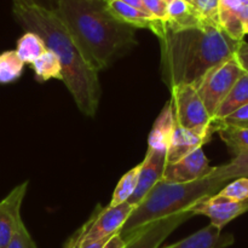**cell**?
Here are the masks:
<instances>
[{
    "label": "cell",
    "mask_w": 248,
    "mask_h": 248,
    "mask_svg": "<svg viewBox=\"0 0 248 248\" xmlns=\"http://www.w3.org/2000/svg\"><path fill=\"white\" fill-rule=\"evenodd\" d=\"M31 65L38 81L44 82L50 79L62 80V65L60 60L52 51L47 48Z\"/></svg>",
    "instance_id": "20"
},
{
    "label": "cell",
    "mask_w": 248,
    "mask_h": 248,
    "mask_svg": "<svg viewBox=\"0 0 248 248\" xmlns=\"http://www.w3.org/2000/svg\"><path fill=\"white\" fill-rule=\"evenodd\" d=\"M156 36L160 44L161 77L169 90L186 85L196 90L212 68L235 57L241 44L222 27L212 24L172 29L162 22Z\"/></svg>",
    "instance_id": "1"
},
{
    "label": "cell",
    "mask_w": 248,
    "mask_h": 248,
    "mask_svg": "<svg viewBox=\"0 0 248 248\" xmlns=\"http://www.w3.org/2000/svg\"><path fill=\"white\" fill-rule=\"evenodd\" d=\"M174 128H176V121H174L173 110L171 104L167 102L150 131L148 138V150L167 153Z\"/></svg>",
    "instance_id": "16"
},
{
    "label": "cell",
    "mask_w": 248,
    "mask_h": 248,
    "mask_svg": "<svg viewBox=\"0 0 248 248\" xmlns=\"http://www.w3.org/2000/svg\"><path fill=\"white\" fill-rule=\"evenodd\" d=\"M107 1H108V0H107Z\"/></svg>",
    "instance_id": "38"
},
{
    "label": "cell",
    "mask_w": 248,
    "mask_h": 248,
    "mask_svg": "<svg viewBox=\"0 0 248 248\" xmlns=\"http://www.w3.org/2000/svg\"><path fill=\"white\" fill-rule=\"evenodd\" d=\"M135 208V206L128 202L114 207H102L98 205L91 217L68 239V241L78 246H86L109 239L120 232Z\"/></svg>",
    "instance_id": "4"
},
{
    "label": "cell",
    "mask_w": 248,
    "mask_h": 248,
    "mask_svg": "<svg viewBox=\"0 0 248 248\" xmlns=\"http://www.w3.org/2000/svg\"><path fill=\"white\" fill-rule=\"evenodd\" d=\"M14 5H21V6H38L43 9L56 11L57 10L58 0H12Z\"/></svg>",
    "instance_id": "30"
},
{
    "label": "cell",
    "mask_w": 248,
    "mask_h": 248,
    "mask_svg": "<svg viewBox=\"0 0 248 248\" xmlns=\"http://www.w3.org/2000/svg\"><path fill=\"white\" fill-rule=\"evenodd\" d=\"M164 1H165V2H166V4H169V2H171V1H172V0H164Z\"/></svg>",
    "instance_id": "36"
},
{
    "label": "cell",
    "mask_w": 248,
    "mask_h": 248,
    "mask_svg": "<svg viewBox=\"0 0 248 248\" xmlns=\"http://www.w3.org/2000/svg\"><path fill=\"white\" fill-rule=\"evenodd\" d=\"M143 4L155 19L160 22L167 21V4L164 0H143Z\"/></svg>",
    "instance_id": "29"
},
{
    "label": "cell",
    "mask_w": 248,
    "mask_h": 248,
    "mask_svg": "<svg viewBox=\"0 0 248 248\" xmlns=\"http://www.w3.org/2000/svg\"><path fill=\"white\" fill-rule=\"evenodd\" d=\"M7 248H38L33 237L29 234L27 227L23 224L18 228L17 232L15 234L14 239L11 240Z\"/></svg>",
    "instance_id": "28"
},
{
    "label": "cell",
    "mask_w": 248,
    "mask_h": 248,
    "mask_svg": "<svg viewBox=\"0 0 248 248\" xmlns=\"http://www.w3.org/2000/svg\"><path fill=\"white\" fill-rule=\"evenodd\" d=\"M170 92L169 103L173 110L176 126L189 130H201L210 126L212 119L193 86H177Z\"/></svg>",
    "instance_id": "6"
},
{
    "label": "cell",
    "mask_w": 248,
    "mask_h": 248,
    "mask_svg": "<svg viewBox=\"0 0 248 248\" xmlns=\"http://www.w3.org/2000/svg\"><path fill=\"white\" fill-rule=\"evenodd\" d=\"M164 23L172 29L198 28L208 24L201 19L193 6L186 0H172L167 4V21Z\"/></svg>",
    "instance_id": "17"
},
{
    "label": "cell",
    "mask_w": 248,
    "mask_h": 248,
    "mask_svg": "<svg viewBox=\"0 0 248 248\" xmlns=\"http://www.w3.org/2000/svg\"><path fill=\"white\" fill-rule=\"evenodd\" d=\"M138 183L135 193L131 196L128 203L137 207L150 193L153 188L161 181L165 166H166V153L147 150L144 160L140 162Z\"/></svg>",
    "instance_id": "11"
},
{
    "label": "cell",
    "mask_w": 248,
    "mask_h": 248,
    "mask_svg": "<svg viewBox=\"0 0 248 248\" xmlns=\"http://www.w3.org/2000/svg\"><path fill=\"white\" fill-rule=\"evenodd\" d=\"M235 58L239 62L240 67L242 68L245 73H248V43L245 40L241 41L239 48H237L236 53H235Z\"/></svg>",
    "instance_id": "31"
},
{
    "label": "cell",
    "mask_w": 248,
    "mask_h": 248,
    "mask_svg": "<svg viewBox=\"0 0 248 248\" xmlns=\"http://www.w3.org/2000/svg\"><path fill=\"white\" fill-rule=\"evenodd\" d=\"M186 1H188V2H190V1H191V0H186Z\"/></svg>",
    "instance_id": "37"
},
{
    "label": "cell",
    "mask_w": 248,
    "mask_h": 248,
    "mask_svg": "<svg viewBox=\"0 0 248 248\" xmlns=\"http://www.w3.org/2000/svg\"><path fill=\"white\" fill-rule=\"evenodd\" d=\"M56 12L90 67L98 73L137 45L136 29L115 18L107 0H58Z\"/></svg>",
    "instance_id": "3"
},
{
    "label": "cell",
    "mask_w": 248,
    "mask_h": 248,
    "mask_svg": "<svg viewBox=\"0 0 248 248\" xmlns=\"http://www.w3.org/2000/svg\"><path fill=\"white\" fill-rule=\"evenodd\" d=\"M194 217L191 208L150 223L138 230L127 241L125 248H160L162 242L183 223Z\"/></svg>",
    "instance_id": "7"
},
{
    "label": "cell",
    "mask_w": 248,
    "mask_h": 248,
    "mask_svg": "<svg viewBox=\"0 0 248 248\" xmlns=\"http://www.w3.org/2000/svg\"><path fill=\"white\" fill-rule=\"evenodd\" d=\"M244 73L236 58L232 57L227 62L212 68L202 78L199 86L196 87V92L207 113L210 114L211 119L215 116L218 107L222 104L230 90L244 75Z\"/></svg>",
    "instance_id": "5"
},
{
    "label": "cell",
    "mask_w": 248,
    "mask_h": 248,
    "mask_svg": "<svg viewBox=\"0 0 248 248\" xmlns=\"http://www.w3.org/2000/svg\"><path fill=\"white\" fill-rule=\"evenodd\" d=\"M213 133L216 131L211 124L208 127L201 130H189L176 126L166 153V164L177 162L194 150L202 148L210 142Z\"/></svg>",
    "instance_id": "12"
},
{
    "label": "cell",
    "mask_w": 248,
    "mask_h": 248,
    "mask_svg": "<svg viewBox=\"0 0 248 248\" xmlns=\"http://www.w3.org/2000/svg\"><path fill=\"white\" fill-rule=\"evenodd\" d=\"M218 170L227 183L241 177H248V153L232 157L229 164L218 166Z\"/></svg>",
    "instance_id": "25"
},
{
    "label": "cell",
    "mask_w": 248,
    "mask_h": 248,
    "mask_svg": "<svg viewBox=\"0 0 248 248\" xmlns=\"http://www.w3.org/2000/svg\"><path fill=\"white\" fill-rule=\"evenodd\" d=\"M120 1L125 2V4L130 5V6H132V7H135V9L140 10V11L144 12V14L150 15L149 12H148V10L145 9L144 4H143V0H120ZM150 16H152V15H150Z\"/></svg>",
    "instance_id": "34"
},
{
    "label": "cell",
    "mask_w": 248,
    "mask_h": 248,
    "mask_svg": "<svg viewBox=\"0 0 248 248\" xmlns=\"http://www.w3.org/2000/svg\"><path fill=\"white\" fill-rule=\"evenodd\" d=\"M245 34H248V22L246 23V26H245Z\"/></svg>",
    "instance_id": "35"
},
{
    "label": "cell",
    "mask_w": 248,
    "mask_h": 248,
    "mask_svg": "<svg viewBox=\"0 0 248 248\" xmlns=\"http://www.w3.org/2000/svg\"><path fill=\"white\" fill-rule=\"evenodd\" d=\"M107 241H108V239L102 240V241H98V242H94V244L86 245V246H78V245H74L72 244V242L67 241L64 244V246H63V248H102V246H103Z\"/></svg>",
    "instance_id": "33"
},
{
    "label": "cell",
    "mask_w": 248,
    "mask_h": 248,
    "mask_svg": "<svg viewBox=\"0 0 248 248\" xmlns=\"http://www.w3.org/2000/svg\"><path fill=\"white\" fill-rule=\"evenodd\" d=\"M212 170L202 148L194 150L173 164H166L161 181L170 184H182L196 181Z\"/></svg>",
    "instance_id": "10"
},
{
    "label": "cell",
    "mask_w": 248,
    "mask_h": 248,
    "mask_svg": "<svg viewBox=\"0 0 248 248\" xmlns=\"http://www.w3.org/2000/svg\"><path fill=\"white\" fill-rule=\"evenodd\" d=\"M211 125L225 143L232 156L236 157L248 153V127L225 125L213 121H211Z\"/></svg>",
    "instance_id": "18"
},
{
    "label": "cell",
    "mask_w": 248,
    "mask_h": 248,
    "mask_svg": "<svg viewBox=\"0 0 248 248\" xmlns=\"http://www.w3.org/2000/svg\"><path fill=\"white\" fill-rule=\"evenodd\" d=\"M218 194L232 199L239 202H247L248 201V177H241V178L234 179L230 183L225 184Z\"/></svg>",
    "instance_id": "26"
},
{
    "label": "cell",
    "mask_w": 248,
    "mask_h": 248,
    "mask_svg": "<svg viewBox=\"0 0 248 248\" xmlns=\"http://www.w3.org/2000/svg\"><path fill=\"white\" fill-rule=\"evenodd\" d=\"M27 189L28 182H23L0 201V248H7L18 228L23 224L21 207Z\"/></svg>",
    "instance_id": "9"
},
{
    "label": "cell",
    "mask_w": 248,
    "mask_h": 248,
    "mask_svg": "<svg viewBox=\"0 0 248 248\" xmlns=\"http://www.w3.org/2000/svg\"><path fill=\"white\" fill-rule=\"evenodd\" d=\"M234 241L232 234H223L222 230L210 224L176 244L160 248H227Z\"/></svg>",
    "instance_id": "14"
},
{
    "label": "cell",
    "mask_w": 248,
    "mask_h": 248,
    "mask_svg": "<svg viewBox=\"0 0 248 248\" xmlns=\"http://www.w3.org/2000/svg\"><path fill=\"white\" fill-rule=\"evenodd\" d=\"M109 11L113 14L115 18L121 21L127 26L133 27V28H143L149 29L156 35L157 31L161 28L162 22L157 21L150 15L144 14L120 0H108Z\"/></svg>",
    "instance_id": "15"
},
{
    "label": "cell",
    "mask_w": 248,
    "mask_h": 248,
    "mask_svg": "<svg viewBox=\"0 0 248 248\" xmlns=\"http://www.w3.org/2000/svg\"><path fill=\"white\" fill-rule=\"evenodd\" d=\"M189 4L203 22L213 26L219 24V0H191Z\"/></svg>",
    "instance_id": "24"
},
{
    "label": "cell",
    "mask_w": 248,
    "mask_h": 248,
    "mask_svg": "<svg viewBox=\"0 0 248 248\" xmlns=\"http://www.w3.org/2000/svg\"><path fill=\"white\" fill-rule=\"evenodd\" d=\"M12 11L22 28L38 34L46 48L57 56L62 65V81L79 110L86 116L96 115L102 94L98 72L86 62L57 12L21 5H14Z\"/></svg>",
    "instance_id": "2"
},
{
    "label": "cell",
    "mask_w": 248,
    "mask_h": 248,
    "mask_svg": "<svg viewBox=\"0 0 248 248\" xmlns=\"http://www.w3.org/2000/svg\"><path fill=\"white\" fill-rule=\"evenodd\" d=\"M245 104H248V73H244V75L232 86L224 101L218 107L212 121L223 120Z\"/></svg>",
    "instance_id": "19"
},
{
    "label": "cell",
    "mask_w": 248,
    "mask_h": 248,
    "mask_svg": "<svg viewBox=\"0 0 248 248\" xmlns=\"http://www.w3.org/2000/svg\"><path fill=\"white\" fill-rule=\"evenodd\" d=\"M140 165H137L136 167L131 169L130 171L126 172L121 179L119 181L118 186L114 189L113 196L108 206L114 207V206L121 205L124 202H127L131 196L135 193L138 183V174H140Z\"/></svg>",
    "instance_id": "23"
},
{
    "label": "cell",
    "mask_w": 248,
    "mask_h": 248,
    "mask_svg": "<svg viewBox=\"0 0 248 248\" xmlns=\"http://www.w3.org/2000/svg\"><path fill=\"white\" fill-rule=\"evenodd\" d=\"M24 63L16 51L9 50L0 53V85H7L18 80L23 74Z\"/></svg>",
    "instance_id": "22"
},
{
    "label": "cell",
    "mask_w": 248,
    "mask_h": 248,
    "mask_svg": "<svg viewBox=\"0 0 248 248\" xmlns=\"http://www.w3.org/2000/svg\"><path fill=\"white\" fill-rule=\"evenodd\" d=\"M248 0H219V24L232 39L242 41Z\"/></svg>",
    "instance_id": "13"
},
{
    "label": "cell",
    "mask_w": 248,
    "mask_h": 248,
    "mask_svg": "<svg viewBox=\"0 0 248 248\" xmlns=\"http://www.w3.org/2000/svg\"><path fill=\"white\" fill-rule=\"evenodd\" d=\"M126 244H127V242H126L125 240L120 236V234L118 232V234H115V235H113L111 237H109L108 241H107L106 244L102 246V248H125Z\"/></svg>",
    "instance_id": "32"
},
{
    "label": "cell",
    "mask_w": 248,
    "mask_h": 248,
    "mask_svg": "<svg viewBox=\"0 0 248 248\" xmlns=\"http://www.w3.org/2000/svg\"><path fill=\"white\" fill-rule=\"evenodd\" d=\"M191 211L194 216H206L210 218L211 225L223 230V228L229 224L232 220L247 212L248 201L239 202L217 193L210 198L199 201L191 207Z\"/></svg>",
    "instance_id": "8"
},
{
    "label": "cell",
    "mask_w": 248,
    "mask_h": 248,
    "mask_svg": "<svg viewBox=\"0 0 248 248\" xmlns=\"http://www.w3.org/2000/svg\"><path fill=\"white\" fill-rule=\"evenodd\" d=\"M212 121V120H211ZM213 123L225 124V125L239 126V127H248V104L240 107L235 111L224 118L220 121H213Z\"/></svg>",
    "instance_id": "27"
},
{
    "label": "cell",
    "mask_w": 248,
    "mask_h": 248,
    "mask_svg": "<svg viewBox=\"0 0 248 248\" xmlns=\"http://www.w3.org/2000/svg\"><path fill=\"white\" fill-rule=\"evenodd\" d=\"M16 53L24 64H31L46 51L43 39L35 33L26 31L17 41Z\"/></svg>",
    "instance_id": "21"
}]
</instances>
